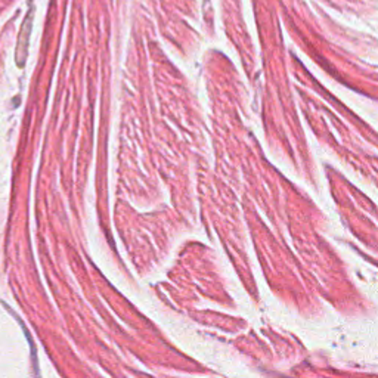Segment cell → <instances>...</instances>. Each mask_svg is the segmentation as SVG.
<instances>
[{
  "label": "cell",
  "mask_w": 378,
  "mask_h": 378,
  "mask_svg": "<svg viewBox=\"0 0 378 378\" xmlns=\"http://www.w3.org/2000/svg\"><path fill=\"white\" fill-rule=\"evenodd\" d=\"M33 23V11L28 12L27 15V19L25 23L23 24V32H21V37H19V42H18V48H17V63L19 67H24V63H25V58H27V46H28V34H30V27L28 28V24Z\"/></svg>",
  "instance_id": "cell-1"
}]
</instances>
